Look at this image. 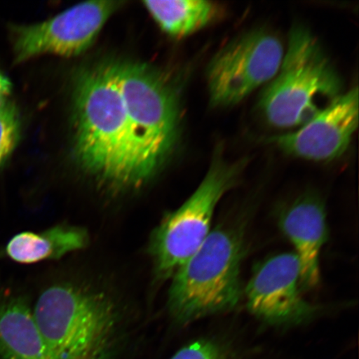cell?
<instances>
[{
    "instance_id": "cell-1",
    "label": "cell",
    "mask_w": 359,
    "mask_h": 359,
    "mask_svg": "<svg viewBox=\"0 0 359 359\" xmlns=\"http://www.w3.org/2000/svg\"><path fill=\"white\" fill-rule=\"evenodd\" d=\"M180 121L176 88L150 67L111 60L76 77L74 158L105 185L127 189L154 177L177 145Z\"/></svg>"
},
{
    "instance_id": "cell-2",
    "label": "cell",
    "mask_w": 359,
    "mask_h": 359,
    "mask_svg": "<svg viewBox=\"0 0 359 359\" xmlns=\"http://www.w3.org/2000/svg\"><path fill=\"white\" fill-rule=\"evenodd\" d=\"M243 253V231L240 227L219 226L210 232L172 277L168 305L179 324H189L237 306L242 296Z\"/></svg>"
},
{
    "instance_id": "cell-3",
    "label": "cell",
    "mask_w": 359,
    "mask_h": 359,
    "mask_svg": "<svg viewBox=\"0 0 359 359\" xmlns=\"http://www.w3.org/2000/svg\"><path fill=\"white\" fill-rule=\"evenodd\" d=\"M343 81L320 43L304 27H294L276 77L259 98L267 123L302 127L342 94Z\"/></svg>"
},
{
    "instance_id": "cell-4",
    "label": "cell",
    "mask_w": 359,
    "mask_h": 359,
    "mask_svg": "<svg viewBox=\"0 0 359 359\" xmlns=\"http://www.w3.org/2000/svg\"><path fill=\"white\" fill-rule=\"evenodd\" d=\"M33 314L57 359H109L118 316L105 294L55 285L39 296Z\"/></svg>"
},
{
    "instance_id": "cell-5",
    "label": "cell",
    "mask_w": 359,
    "mask_h": 359,
    "mask_svg": "<svg viewBox=\"0 0 359 359\" xmlns=\"http://www.w3.org/2000/svg\"><path fill=\"white\" fill-rule=\"evenodd\" d=\"M245 167L246 159L229 161L222 146L215 148L203 181L185 203L161 222L151 238L150 252L160 279L173 277L203 244L217 205L239 183Z\"/></svg>"
},
{
    "instance_id": "cell-6",
    "label": "cell",
    "mask_w": 359,
    "mask_h": 359,
    "mask_svg": "<svg viewBox=\"0 0 359 359\" xmlns=\"http://www.w3.org/2000/svg\"><path fill=\"white\" fill-rule=\"evenodd\" d=\"M280 39L266 29L242 34L222 48L208 67L213 107L234 106L276 77L284 57Z\"/></svg>"
},
{
    "instance_id": "cell-7",
    "label": "cell",
    "mask_w": 359,
    "mask_h": 359,
    "mask_svg": "<svg viewBox=\"0 0 359 359\" xmlns=\"http://www.w3.org/2000/svg\"><path fill=\"white\" fill-rule=\"evenodd\" d=\"M124 2L90 1L39 24L13 27L15 61L42 55L73 57L91 46L103 25Z\"/></svg>"
},
{
    "instance_id": "cell-8",
    "label": "cell",
    "mask_w": 359,
    "mask_h": 359,
    "mask_svg": "<svg viewBox=\"0 0 359 359\" xmlns=\"http://www.w3.org/2000/svg\"><path fill=\"white\" fill-rule=\"evenodd\" d=\"M302 267L294 252L268 259L255 269L245 289L251 313L273 325H299L318 311L300 293Z\"/></svg>"
},
{
    "instance_id": "cell-9",
    "label": "cell",
    "mask_w": 359,
    "mask_h": 359,
    "mask_svg": "<svg viewBox=\"0 0 359 359\" xmlns=\"http://www.w3.org/2000/svg\"><path fill=\"white\" fill-rule=\"evenodd\" d=\"M358 89L343 93L297 131L266 142L287 155L313 161L339 158L348 150L358 126Z\"/></svg>"
},
{
    "instance_id": "cell-10",
    "label": "cell",
    "mask_w": 359,
    "mask_h": 359,
    "mask_svg": "<svg viewBox=\"0 0 359 359\" xmlns=\"http://www.w3.org/2000/svg\"><path fill=\"white\" fill-rule=\"evenodd\" d=\"M279 222L299 260L302 288H316L321 279V251L329 234L324 204L316 197L304 196L283 210Z\"/></svg>"
},
{
    "instance_id": "cell-11",
    "label": "cell",
    "mask_w": 359,
    "mask_h": 359,
    "mask_svg": "<svg viewBox=\"0 0 359 359\" xmlns=\"http://www.w3.org/2000/svg\"><path fill=\"white\" fill-rule=\"evenodd\" d=\"M0 358L57 359L36 324L25 299L0 297Z\"/></svg>"
},
{
    "instance_id": "cell-12",
    "label": "cell",
    "mask_w": 359,
    "mask_h": 359,
    "mask_svg": "<svg viewBox=\"0 0 359 359\" xmlns=\"http://www.w3.org/2000/svg\"><path fill=\"white\" fill-rule=\"evenodd\" d=\"M88 236L83 229L57 226L43 232H22L12 238L6 247L11 259L21 264L58 259L87 246Z\"/></svg>"
},
{
    "instance_id": "cell-13",
    "label": "cell",
    "mask_w": 359,
    "mask_h": 359,
    "mask_svg": "<svg viewBox=\"0 0 359 359\" xmlns=\"http://www.w3.org/2000/svg\"><path fill=\"white\" fill-rule=\"evenodd\" d=\"M143 4L161 30L174 38L194 34L224 13L218 4L205 0H163Z\"/></svg>"
},
{
    "instance_id": "cell-14",
    "label": "cell",
    "mask_w": 359,
    "mask_h": 359,
    "mask_svg": "<svg viewBox=\"0 0 359 359\" xmlns=\"http://www.w3.org/2000/svg\"><path fill=\"white\" fill-rule=\"evenodd\" d=\"M19 137V114L15 104L6 102L0 107V167L11 155Z\"/></svg>"
},
{
    "instance_id": "cell-15",
    "label": "cell",
    "mask_w": 359,
    "mask_h": 359,
    "mask_svg": "<svg viewBox=\"0 0 359 359\" xmlns=\"http://www.w3.org/2000/svg\"><path fill=\"white\" fill-rule=\"evenodd\" d=\"M170 359H235L226 344L213 339H201L186 345Z\"/></svg>"
},
{
    "instance_id": "cell-16",
    "label": "cell",
    "mask_w": 359,
    "mask_h": 359,
    "mask_svg": "<svg viewBox=\"0 0 359 359\" xmlns=\"http://www.w3.org/2000/svg\"><path fill=\"white\" fill-rule=\"evenodd\" d=\"M12 90V84L6 75L0 72V107L7 102V97L10 96Z\"/></svg>"
}]
</instances>
